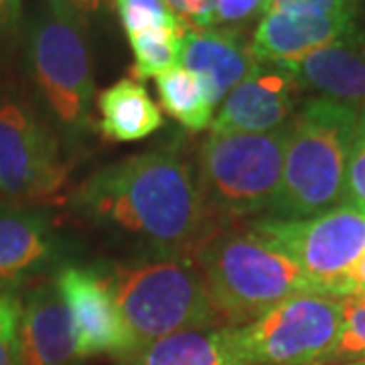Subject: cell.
<instances>
[{"instance_id": "obj_5", "label": "cell", "mask_w": 365, "mask_h": 365, "mask_svg": "<svg viewBox=\"0 0 365 365\" xmlns=\"http://www.w3.org/2000/svg\"><path fill=\"white\" fill-rule=\"evenodd\" d=\"M343 321L341 297L302 292L244 325H227L234 365L333 364Z\"/></svg>"}, {"instance_id": "obj_28", "label": "cell", "mask_w": 365, "mask_h": 365, "mask_svg": "<svg viewBox=\"0 0 365 365\" xmlns=\"http://www.w3.org/2000/svg\"><path fill=\"white\" fill-rule=\"evenodd\" d=\"M47 4H49L47 9H51L55 13L67 14L86 23V16L98 13L104 0H47Z\"/></svg>"}, {"instance_id": "obj_3", "label": "cell", "mask_w": 365, "mask_h": 365, "mask_svg": "<svg viewBox=\"0 0 365 365\" xmlns=\"http://www.w3.org/2000/svg\"><path fill=\"white\" fill-rule=\"evenodd\" d=\"M104 276L136 351L170 333L213 327L220 321L195 254L144 250L136 258L104 270Z\"/></svg>"}, {"instance_id": "obj_24", "label": "cell", "mask_w": 365, "mask_h": 365, "mask_svg": "<svg viewBox=\"0 0 365 365\" xmlns=\"http://www.w3.org/2000/svg\"><path fill=\"white\" fill-rule=\"evenodd\" d=\"M313 13L331 16H357L359 0H266L264 13Z\"/></svg>"}, {"instance_id": "obj_11", "label": "cell", "mask_w": 365, "mask_h": 365, "mask_svg": "<svg viewBox=\"0 0 365 365\" xmlns=\"http://www.w3.org/2000/svg\"><path fill=\"white\" fill-rule=\"evenodd\" d=\"M300 83L282 63L258 61L250 76L227 93L213 116L211 132L268 134L284 128L297 112Z\"/></svg>"}, {"instance_id": "obj_8", "label": "cell", "mask_w": 365, "mask_h": 365, "mask_svg": "<svg viewBox=\"0 0 365 365\" xmlns=\"http://www.w3.org/2000/svg\"><path fill=\"white\" fill-rule=\"evenodd\" d=\"M254 234L287 254L313 282L317 292L347 297V282L365 254V213L343 203L307 220L262 217Z\"/></svg>"}, {"instance_id": "obj_32", "label": "cell", "mask_w": 365, "mask_h": 365, "mask_svg": "<svg viewBox=\"0 0 365 365\" xmlns=\"http://www.w3.org/2000/svg\"><path fill=\"white\" fill-rule=\"evenodd\" d=\"M341 365H365V361H347V364H341Z\"/></svg>"}, {"instance_id": "obj_10", "label": "cell", "mask_w": 365, "mask_h": 365, "mask_svg": "<svg viewBox=\"0 0 365 365\" xmlns=\"http://www.w3.org/2000/svg\"><path fill=\"white\" fill-rule=\"evenodd\" d=\"M73 321L79 359L91 355H118L128 359L136 343L118 309L102 270L67 266L55 278Z\"/></svg>"}, {"instance_id": "obj_2", "label": "cell", "mask_w": 365, "mask_h": 365, "mask_svg": "<svg viewBox=\"0 0 365 365\" xmlns=\"http://www.w3.org/2000/svg\"><path fill=\"white\" fill-rule=\"evenodd\" d=\"M357 112L355 106L323 96L300 104L288 122L282 181L268 217L307 220L345 203Z\"/></svg>"}, {"instance_id": "obj_23", "label": "cell", "mask_w": 365, "mask_h": 365, "mask_svg": "<svg viewBox=\"0 0 365 365\" xmlns=\"http://www.w3.org/2000/svg\"><path fill=\"white\" fill-rule=\"evenodd\" d=\"M345 203L361 209L365 213V106H361L357 112V122L349 144Z\"/></svg>"}, {"instance_id": "obj_20", "label": "cell", "mask_w": 365, "mask_h": 365, "mask_svg": "<svg viewBox=\"0 0 365 365\" xmlns=\"http://www.w3.org/2000/svg\"><path fill=\"white\" fill-rule=\"evenodd\" d=\"M189 26L185 29H148L136 33L130 39L134 66H132V79L140 81L157 78L169 67L177 66L181 57L182 37Z\"/></svg>"}, {"instance_id": "obj_12", "label": "cell", "mask_w": 365, "mask_h": 365, "mask_svg": "<svg viewBox=\"0 0 365 365\" xmlns=\"http://www.w3.org/2000/svg\"><path fill=\"white\" fill-rule=\"evenodd\" d=\"M335 43H357V16L313 13H266L254 31L252 51L258 61L290 63Z\"/></svg>"}, {"instance_id": "obj_16", "label": "cell", "mask_w": 365, "mask_h": 365, "mask_svg": "<svg viewBox=\"0 0 365 365\" xmlns=\"http://www.w3.org/2000/svg\"><path fill=\"white\" fill-rule=\"evenodd\" d=\"M55 240L37 211H0V284L23 282L53 260Z\"/></svg>"}, {"instance_id": "obj_14", "label": "cell", "mask_w": 365, "mask_h": 365, "mask_svg": "<svg viewBox=\"0 0 365 365\" xmlns=\"http://www.w3.org/2000/svg\"><path fill=\"white\" fill-rule=\"evenodd\" d=\"M179 63L199 76L215 106L248 78L258 59L252 51V39L248 41L235 29L189 26L182 37Z\"/></svg>"}, {"instance_id": "obj_9", "label": "cell", "mask_w": 365, "mask_h": 365, "mask_svg": "<svg viewBox=\"0 0 365 365\" xmlns=\"http://www.w3.org/2000/svg\"><path fill=\"white\" fill-rule=\"evenodd\" d=\"M66 181L57 136L25 100L0 93V191L43 201L57 195Z\"/></svg>"}, {"instance_id": "obj_15", "label": "cell", "mask_w": 365, "mask_h": 365, "mask_svg": "<svg viewBox=\"0 0 365 365\" xmlns=\"http://www.w3.org/2000/svg\"><path fill=\"white\" fill-rule=\"evenodd\" d=\"M282 66L292 71L300 88L355 108L365 106V49L357 43H335Z\"/></svg>"}, {"instance_id": "obj_25", "label": "cell", "mask_w": 365, "mask_h": 365, "mask_svg": "<svg viewBox=\"0 0 365 365\" xmlns=\"http://www.w3.org/2000/svg\"><path fill=\"white\" fill-rule=\"evenodd\" d=\"M19 314V302L13 297L0 292V365H16Z\"/></svg>"}, {"instance_id": "obj_6", "label": "cell", "mask_w": 365, "mask_h": 365, "mask_svg": "<svg viewBox=\"0 0 365 365\" xmlns=\"http://www.w3.org/2000/svg\"><path fill=\"white\" fill-rule=\"evenodd\" d=\"M288 124L268 134L211 132L199 148L197 182L211 213L270 211L282 181Z\"/></svg>"}, {"instance_id": "obj_26", "label": "cell", "mask_w": 365, "mask_h": 365, "mask_svg": "<svg viewBox=\"0 0 365 365\" xmlns=\"http://www.w3.org/2000/svg\"><path fill=\"white\" fill-rule=\"evenodd\" d=\"M191 29L215 26V0H163Z\"/></svg>"}, {"instance_id": "obj_30", "label": "cell", "mask_w": 365, "mask_h": 365, "mask_svg": "<svg viewBox=\"0 0 365 365\" xmlns=\"http://www.w3.org/2000/svg\"><path fill=\"white\" fill-rule=\"evenodd\" d=\"M349 294H365V254L364 258L359 260L357 268L353 270L347 282V297Z\"/></svg>"}, {"instance_id": "obj_13", "label": "cell", "mask_w": 365, "mask_h": 365, "mask_svg": "<svg viewBox=\"0 0 365 365\" xmlns=\"http://www.w3.org/2000/svg\"><path fill=\"white\" fill-rule=\"evenodd\" d=\"M73 321L55 284L29 292L16 327V365H76Z\"/></svg>"}, {"instance_id": "obj_22", "label": "cell", "mask_w": 365, "mask_h": 365, "mask_svg": "<svg viewBox=\"0 0 365 365\" xmlns=\"http://www.w3.org/2000/svg\"><path fill=\"white\" fill-rule=\"evenodd\" d=\"M343 321L333 361H365V294L343 297Z\"/></svg>"}, {"instance_id": "obj_29", "label": "cell", "mask_w": 365, "mask_h": 365, "mask_svg": "<svg viewBox=\"0 0 365 365\" xmlns=\"http://www.w3.org/2000/svg\"><path fill=\"white\" fill-rule=\"evenodd\" d=\"M23 13L21 0H0V31H11L19 25Z\"/></svg>"}, {"instance_id": "obj_7", "label": "cell", "mask_w": 365, "mask_h": 365, "mask_svg": "<svg viewBox=\"0 0 365 365\" xmlns=\"http://www.w3.org/2000/svg\"><path fill=\"white\" fill-rule=\"evenodd\" d=\"M29 66L43 104L69 138L93 124V76L86 23L47 9L29 29Z\"/></svg>"}, {"instance_id": "obj_19", "label": "cell", "mask_w": 365, "mask_h": 365, "mask_svg": "<svg viewBox=\"0 0 365 365\" xmlns=\"http://www.w3.org/2000/svg\"><path fill=\"white\" fill-rule=\"evenodd\" d=\"M160 106L182 128L201 132L213 122V104L205 83L193 71L182 66H173L157 76Z\"/></svg>"}, {"instance_id": "obj_21", "label": "cell", "mask_w": 365, "mask_h": 365, "mask_svg": "<svg viewBox=\"0 0 365 365\" xmlns=\"http://www.w3.org/2000/svg\"><path fill=\"white\" fill-rule=\"evenodd\" d=\"M120 23L126 35L132 37L148 29H185L189 26L170 11L163 0H116Z\"/></svg>"}, {"instance_id": "obj_31", "label": "cell", "mask_w": 365, "mask_h": 365, "mask_svg": "<svg viewBox=\"0 0 365 365\" xmlns=\"http://www.w3.org/2000/svg\"><path fill=\"white\" fill-rule=\"evenodd\" d=\"M357 26H359V39H361V47L365 49V25L357 23Z\"/></svg>"}, {"instance_id": "obj_17", "label": "cell", "mask_w": 365, "mask_h": 365, "mask_svg": "<svg viewBox=\"0 0 365 365\" xmlns=\"http://www.w3.org/2000/svg\"><path fill=\"white\" fill-rule=\"evenodd\" d=\"M100 132L116 143H136L163 126V112L140 81L118 79L98 96Z\"/></svg>"}, {"instance_id": "obj_27", "label": "cell", "mask_w": 365, "mask_h": 365, "mask_svg": "<svg viewBox=\"0 0 365 365\" xmlns=\"http://www.w3.org/2000/svg\"><path fill=\"white\" fill-rule=\"evenodd\" d=\"M266 0H215V25L235 26L264 13Z\"/></svg>"}, {"instance_id": "obj_4", "label": "cell", "mask_w": 365, "mask_h": 365, "mask_svg": "<svg viewBox=\"0 0 365 365\" xmlns=\"http://www.w3.org/2000/svg\"><path fill=\"white\" fill-rule=\"evenodd\" d=\"M195 258L215 313L230 325H244L288 297L317 292L287 254L250 227L213 235Z\"/></svg>"}, {"instance_id": "obj_1", "label": "cell", "mask_w": 365, "mask_h": 365, "mask_svg": "<svg viewBox=\"0 0 365 365\" xmlns=\"http://www.w3.org/2000/svg\"><path fill=\"white\" fill-rule=\"evenodd\" d=\"M71 207L100 227L136 237L150 252L197 254L215 235L193 169L170 146L93 173L71 197Z\"/></svg>"}, {"instance_id": "obj_18", "label": "cell", "mask_w": 365, "mask_h": 365, "mask_svg": "<svg viewBox=\"0 0 365 365\" xmlns=\"http://www.w3.org/2000/svg\"><path fill=\"white\" fill-rule=\"evenodd\" d=\"M130 365H234L227 327H199L170 333L128 357Z\"/></svg>"}]
</instances>
